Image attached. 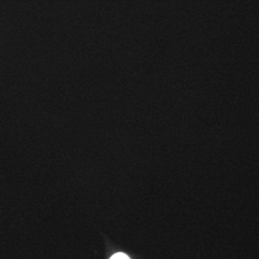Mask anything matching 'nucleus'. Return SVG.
Wrapping results in <instances>:
<instances>
[{
    "label": "nucleus",
    "instance_id": "f257e3e1",
    "mask_svg": "<svg viewBox=\"0 0 259 259\" xmlns=\"http://www.w3.org/2000/svg\"><path fill=\"white\" fill-rule=\"evenodd\" d=\"M110 259H130V257L123 252H117V253L113 254Z\"/></svg>",
    "mask_w": 259,
    "mask_h": 259
}]
</instances>
